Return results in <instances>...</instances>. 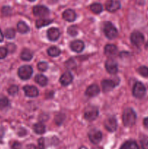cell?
Instances as JSON below:
<instances>
[{
	"label": "cell",
	"instance_id": "12",
	"mask_svg": "<svg viewBox=\"0 0 148 149\" xmlns=\"http://www.w3.org/2000/svg\"><path fill=\"white\" fill-rule=\"evenodd\" d=\"M23 90L25 92V95L29 97H35L39 95V91L34 86L26 85L23 87Z\"/></svg>",
	"mask_w": 148,
	"mask_h": 149
},
{
	"label": "cell",
	"instance_id": "8",
	"mask_svg": "<svg viewBox=\"0 0 148 149\" xmlns=\"http://www.w3.org/2000/svg\"><path fill=\"white\" fill-rule=\"evenodd\" d=\"M104 125L106 130H108L109 132H114L117 129V121H116L115 118L113 117V116L108 117L104 121Z\"/></svg>",
	"mask_w": 148,
	"mask_h": 149
},
{
	"label": "cell",
	"instance_id": "31",
	"mask_svg": "<svg viewBox=\"0 0 148 149\" xmlns=\"http://www.w3.org/2000/svg\"><path fill=\"white\" fill-rule=\"evenodd\" d=\"M138 72L142 77H148V68L146 66H141L138 68Z\"/></svg>",
	"mask_w": 148,
	"mask_h": 149
},
{
	"label": "cell",
	"instance_id": "9",
	"mask_svg": "<svg viewBox=\"0 0 148 149\" xmlns=\"http://www.w3.org/2000/svg\"><path fill=\"white\" fill-rule=\"evenodd\" d=\"M89 138L90 141L94 144H97L102 141V134L100 130H93L90 131L89 133Z\"/></svg>",
	"mask_w": 148,
	"mask_h": 149
},
{
	"label": "cell",
	"instance_id": "18",
	"mask_svg": "<svg viewBox=\"0 0 148 149\" xmlns=\"http://www.w3.org/2000/svg\"><path fill=\"white\" fill-rule=\"evenodd\" d=\"M71 48L74 52H81L84 49V43L81 40H75L71 42Z\"/></svg>",
	"mask_w": 148,
	"mask_h": 149
},
{
	"label": "cell",
	"instance_id": "14",
	"mask_svg": "<svg viewBox=\"0 0 148 149\" xmlns=\"http://www.w3.org/2000/svg\"><path fill=\"white\" fill-rule=\"evenodd\" d=\"M59 35H60V32L59 29L57 28H51L47 31V38L49 40L52 41V42L57 40L58 38L59 37Z\"/></svg>",
	"mask_w": 148,
	"mask_h": 149
},
{
	"label": "cell",
	"instance_id": "17",
	"mask_svg": "<svg viewBox=\"0 0 148 149\" xmlns=\"http://www.w3.org/2000/svg\"><path fill=\"white\" fill-rule=\"evenodd\" d=\"M62 17L66 21L73 22L76 18V14L74 10L69 9V10H66L65 11H64V13H62Z\"/></svg>",
	"mask_w": 148,
	"mask_h": 149
},
{
	"label": "cell",
	"instance_id": "16",
	"mask_svg": "<svg viewBox=\"0 0 148 149\" xmlns=\"http://www.w3.org/2000/svg\"><path fill=\"white\" fill-rule=\"evenodd\" d=\"M72 81L73 76L69 71H66L64 74H62V75L60 77V79H59V81L62 86H68V84L72 82Z\"/></svg>",
	"mask_w": 148,
	"mask_h": 149
},
{
	"label": "cell",
	"instance_id": "46",
	"mask_svg": "<svg viewBox=\"0 0 148 149\" xmlns=\"http://www.w3.org/2000/svg\"><path fill=\"white\" fill-rule=\"evenodd\" d=\"M79 149H88V148H87L86 147H85V146H81Z\"/></svg>",
	"mask_w": 148,
	"mask_h": 149
},
{
	"label": "cell",
	"instance_id": "26",
	"mask_svg": "<svg viewBox=\"0 0 148 149\" xmlns=\"http://www.w3.org/2000/svg\"><path fill=\"white\" fill-rule=\"evenodd\" d=\"M33 130L36 134L41 135V134L44 133L46 128H45V126L42 123H37L33 126Z\"/></svg>",
	"mask_w": 148,
	"mask_h": 149
},
{
	"label": "cell",
	"instance_id": "15",
	"mask_svg": "<svg viewBox=\"0 0 148 149\" xmlns=\"http://www.w3.org/2000/svg\"><path fill=\"white\" fill-rule=\"evenodd\" d=\"M100 93V87L97 84H91L88 88L86 89L85 92V95L88 97H94Z\"/></svg>",
	"mask_w": 148,
	"mask_h": 149
},
{
	"label": "cell",
	"instance_id": "30",
	"mask_svg": "<svg viewBox=\"0 0 148 149\" xmlns=\"http://www.w3.org/2000/svg\"><path fill=\"white\" fill-rule=\"evenodd\" d=\"M65 67H66L68 69L70 70H74L76 68V64H75V61L73 59L68 60V61H66L65 63Z\"/></svg>",
	"mask_w": 148,
	"mask_h": 149
},
{
	"label": "cell",
	"instance_id": "47",
	"mask_svg": "<svg viewBox=\"0 0 148 149\" xmlns=\"http://www.w3.org/2000/svg\"><path fill=\"white\" fill-rule=\"evenodd\" d=\"M146 48H147V49H148V42L146 44Z\"/></svg>",
	"mask_w": 148,
	"mask_h": 149
},
{
	"label": "cell",
	"instance_id": "44",
	"mask_svg": "<svg viewBox=\"0 0 148 149\" xmlns=\"http://www.w3.org/2000/svg\"><path fill=\"white\" fill-rule=\"evenodd\" d=\"M3 39H4V35H3L2 32L0 30V42H1L3 41Z\"/></svg>",
	"mask_w": 148,
	"mask_h": 149
},
{
	"label": "cell",
	"instance_id": "29",
	"mask_svg": "<svg viewBox=\"0 0 148 149\" xmlns=\"http://www.w3.org/2000/svg\"><path fill=\"white\" fill-rule=\"evenodd\" d=\"M4 36L7 39H13L15 36V31L13 29H8L4 32Z\"/></svg>",
	"mask_w": 148,
	"mask_h": 149
},
{
	"label": "cell",
	"instance_id": "40",
	"mask_svg": "<svg viewBox=\"0 0 148 149\" xmlns=\"http://www.w3.org/2000/svg\"><path fill=\"white\" fill-rule=\"evenodd\" d=\"M10 12H11V9H10V7H4L2 8V13L4 15H7L10 14Z\"/></svg>",
	"mask_w": 148,
	"mask_h": 149
},
{
	"label": "cell",
	"instance_id": "11",
	"mask_svg": "<svg viewBox=\"0 0 148 149\" xmlns=\"http://www.w3.org/2000/svg\"><path fill=\"white\" fill-rule=\"evenodd\" d=\"M105 68L107 72L110 74H115L118 72L117 63L113 59L107 60L105 63Z\"/></svg>",
	"mask_w": 148,
	"mask_h": 149
},
{
	"label": "cell",
	"instance_id": "19",
	"mask_svg": "<svg viewBox=\"0 0 148 149\" xmlns=\"http://www.w3.org/2000/svg\"><path fill=\"white\" fill-rule=\"evenodd\" d=\"M118 48L114 45H107L104 47V53L107 56L113 57L117 54Z\"/></svg>",
	"mask_w": 148,
	"mask_h": 149
},
{
	"label": "cell",
	"instance_id": "23",
	"mask_svg": "<svg viewBox=\"0 0 148 149\" xmlns=\"http://www.w3.org/2000/svg\"><path fill=\"white\" fill-rule=\"evenodd\" d=\"M52 23V20H50V19H39V20H36V26L38 28V29H40V28L44 27V26H46L49 25L50 23Z\"/></svg>",
	"mask_w": 148,
	"mask_h": 149
},
{
	"label": "cell",
	"instance_id": "41",
	"mask_svg": "<svg viewBox=\"0 0 148 149\" xmlns=\"http://www.w3.org/2000/svg\"><path fill=\"white\" fill-rule=\"evenodd\" d=\"M15 46L13 44H9V45H7V51H10L11 52H13L15 51Z\"/></svg>",
	"mask_w": 148,
	"mask_h": 149
},
{
	"label": "cell",
	"instance_id": "38",
	"mask_svg": "<svg viewBox=\"0 0 148 149\" xmlns=\"http://www.w3.org/2000/svg\"><path fill=\"white\" fill-rule=\"evenodd\" d=\"M141 145L142 149H148V139L144 138L141 141Z\"/></svg>",
	"mask_w": 148,
	"mask_h": 149
},
{
	"label": "cell",
	"instance_id": "20",
	"mask_svg": "<svg viewBox=\"0 0 148 149\" xmlns=\"http://www.w3.org/2000/svg\"><path fill=\"white\" fill-rule=\"evenodd\" d=\"M20 58L23 61H30L33 58V53L30 49H24L22 51L21 54H20Z\"/></svg>",
	"mask_w": 148,
	"mask_h": 149
},
{
	"label": "cell",
	"instance_id": "5",
	"mask_svg": "<svg viewBox=\"0 0 148 149\" xmlns=\"http://www.w3.org/2000/svg\"><path fill=\"white\" fill-rule=\"evenodd\" d=\"M17 74L21 79L27 80L31 77L32 74H33V69L30 65H23L18 69Z\"/></svg>",
	"mask_w": 148,
	"mask_h": 149
},
{
	"label": "cell",
	"instance_id": "36",
	"mask_svg": "<svg viewBox=\"0 0 148 149\" xmlns=\"http://www.w3.org/2000/svg\"><path fill=\"white\" fill-rule=\"evenodd\" d=\"M65 117V115L60 114V115H57L55 116V122L57 125H60L62 122H63V118Z\"/></svg>",
	"mask_w": 148,
	"mask_h": 149
},
{
	"label": "cell",
	"instance_id": "39",
	"mask_svg": "<svg viewBox=\"0 0 148 149\" xmlns=\"http://www.w3.org/2000/svg\"><path fill=\"white\" fill-rule=\"evenodd\" d=\"M12 149H22L21 144L18 142H14L12 144Z\"/></svg>",
	"mask_w": 148,
	"mask_h": 149
},
{
	"label": "cell",
	"instance_id": "22",
	"mask_svg": "<svg viewBox=\"0 0 148 149\" xmlns=\"http://www.w3.org/2000/svg\"><path fill=\"white\" fill-rule=\"evenodd\" d=\"M120 149H139V148L136 142L133 141H129L122 145Z\"/></svg>",
	"mask_w": 148,
	"mask_h": 149
},
{
	"label": "cell",
	"instance_id": "35",
	"mask_svg": "<svg viewBox=\"0 0 148 149\" xmlns=\"http://www.w3.org/2000/svg\"><path fill=\"white\" fill-rule=\"evenodd\" d=\"M7 48L0 47V59H4L7 55Z\"/></svg>",
	"mask_w": 148,
	"mask_h": 149
},
{
	"label": "cell",
	"instance_id": "27",
	"mask_svg": "<svg viewBox=\"0 0 148 149\" xmlns=\"http://www.w3.org/2000/svg\"><path fill=\"white\" fill-rule=\"evenodd\" d=\"M90 9L91 11L95 14H99V13H102L103 10V7L101 4L100 3H94L90 6Z\"/></svg>",
	"mask_w": 148,
	"mask_h": 149
},
{
	"label": "cell",
	"instance_id": "25",
	"mask_svg": "<svg viewBox=\"0 0 148 149\" xmlns=\"http://www.w3.org/2000/svg\"><path fill=\"white\" fill-rule=\"evenodd\" d=\"M47 53L51 57H57L60 55L61 50L57 47H51L48 49Z\"/></svg>",
	"mask_w": 148,
	"mask_h": 149
},
{
	"label": "cell",
	"instance_id": "7",
	"mask_svg": "<svg viewBox=\"0 0 148 149\" xmlns=\"http://www.w3.org/2000/svg\"><path fill=\"white\" fill-rule=\"evenodd\" d=\"M33 14L38 17H46L49 15V10L47 7L42 5L35 6L33 8Z\"/></svg>",
	"mask_w": 148,
	"mask_h": 149
},
{
	"label": "cell",
	"instance_id": "3",
	"mask_svg": "<svg viewBox=\"0 0 148 149\" xmlns=\"http://www.w3.org/2000/svg\"><path fill=\"white\" fill-rule=\"evenodd\" d=\"M99 114L98 109L97 107L93 106H89L86 108L84 111V118L89 122L95 120Z\"/></svg>",
	"mask_w": 148,
	"mask_h": 149
},
{
	"label": "cell",
	"instance_id": "45",
	"mask_svg": "<svg viewBox=\"0 0 148 149\" xmlns=\"http://www.w3.org/2000/svg\"><path fill=\"white\" fill-rule=\"evenodd\" d=\"M28 149H36V147H35L33 145L28 146Z\"/></svg>",
	"mask_w": 148,
	"mask_h": 149
},
{
	"label": "cell",
	"instance_id": "37",
	"mask_svg": "<svg viewBox=\"0 0 148 149\" xmlns=\"http://www.w3.org/2000/svg\"><path fill=\"white\" fill-rule=\"evenodd\" d=\"M38 143H39V149H44L45 148L44 138H39V141H38Z\"/></svg>",
	"mask_w": 148,
	"mask_h": 149
},
{
	"label": "cell",
	"instance_id": "1",
	"mask_svg": "<svg viewBox=\"0 0 148 149\" xmlns=\"http://www.w3.org/2000/svg\"><path fill=\"white\" fill-rule=\"evenodd\" d=\"M136 115L132 109L128 108L125 109L123 113V123L127 127H132L136 122Z\"/></svg>",
	"mask_w": 148,
	"mask_h": 149
},
{
	"label": "cell",
	"instance_id": "24",
	"mask_svg": "<svg viewBox=\"0 0 148 149\" xmlns=\"http://www.w3.org/2000/svg\"><path fill=\"white\" fill-rule=\"evenodd\" d=\"M17 31L20 33H26L28 31H29V27L26 25V23L23 21H20L17 25Z\"/></svg>",
	"mask_w": 148,
	"mask_h": 149
},
{
	"label": "cell",
	"instance_id": "6",
	"mask_svg": "<svg viewBox=\"0 0 148 149\" xmlns=\"http://www.w3.org/2000/svg\"><path fill=\"white\" fill-rule=\"evenodd\" d=\"M131 42L136 47H140L145 42L143 34L139 31H133L131 35Z\"/></svg>",
	"mask_w": 148,
	"mask_h": 149
},
{
	"label": "cell",
	"instance_id": "33",
	"mask_svg": "<svg viewBox=\"0 0 148 149\" xmlns=\"http://www.w3.org/2000/svg\"><path fill=\"white\" fill-rule=\"evenodd\" d=\"M17 92H18V87L17 86L12 85L9 87L8 93L11 95H15V94H17Z\"/></svg>",
	"mask_w": 148,
	"mask_h": 149
},
{
	"label": "cell",
	"instance_id": "34",
	"mask_svg": "<svg viewBox=\"0 0 148 149\" xmlns=\"http://www.w3.org/2000/svg\"><path fill=\"white\" fill-rule=\"evenodd\" d=\"M38 68L41 71H45L48 68V64L46 62H40L38 63Z\"/></svg>",
	"mask_w": 148,
	"mask_h": 149
},
{
	"label": "cell",
	"instance_id": "28",
	"mask_svg": "<svg viewBox=\"0 0 148 149\" xmlns=\"http://www.w3.org/2000/svg\"><path fill=\"white\" fill-rule=\"evenodd\" d=\"M9 106H10V102H9V100L7 97H2L0 98V109L1 110L5 109Z\"/></svg>",
	"mask_w": 148,
	"mask_h": 149
},
{
	"label": "cell",
	"instance_id": "43",
	"mask_svg": "<svg viewBox=\"0 0 148 149\" xmlns=\"http://www.w3.org/2000/svg\"><path fill=\"white\" fill-rule=\"evenodd\" d=\"M144 125H145V127L146 128H147L148 129V118H145V119H144Z\"/></svg>",
	"mask_w": 148,
	"mask_h": 149
},
{
	"label": "cell",
	"instance_id": "13",
	"mask_svg": "<svg viewBox=\"0 0 148 149\" xmlns=\"http://www.w3.org/2000/svg\"><path fill=\"white\" fill-rule=\"evenodd\" d=\"M115 86L116 84L113 80L105 79L102 81V90L104 93H108V92L111 91L112 90L115 88Z\"/></svg>",
	"mask_w": 148,
	"mask_h": 149
},
{
	"label": "cell",
	"instance_id": "49",
	"mask_svg": "<svg viewBox=\"0 0 148 149\" xmlns=\"http://www.w3.org/2000/svg\"><path fill=\"white\" fill-rule=\"evenodd\" d=\"M93 149H101L100 148H93Z\"/></svg>",
	"mask_w": 148,
	"mask_h": 149
},
{
	"label": "cell",
	"instance_id": "32",
	"mask_svg": "<svg viewBox=\"0 0 148 149\" xmlns=\"http://www.w3.org/2000/svg\"><path fill=\"white\" fill-rule=\"evenodd\" d=\"M68 33L71 36H75L78 34V29L75 26H70L68 29Z\"/></svg>",
	"mask_w": 148,
	"mask_h": 149
},
{
	"label": "cell",
	"instance_id": "42",
	"mask_svg": "<svg viewBox=\"0 0 148 149\" xmlns=\"http://www.w3.org/2000/svg\"><path fill=\"white\" fill-rule=\"evenodd\" d=\"M4 129H3L2 127L0 126V142H1V140H2L3 137H4Z\"/></svg>",
	"mask_w": 148,
	"mask_h": 149
},
{
	"label": "cell",
	"instance_id": "4",
	"mask_svg": "<svg viewBox=\"0 0 148 149\" xmlns=\"http://www.w3.org/2000/svg\"><path fill=\"white\" fill-rule=\"evenodd\" d=\"M133 95L136 98H142L146 93V88L145 85L141 82H136L133 87Z\"/></svg>",
	"mask_w": 148,
	"mask_h": 149
},
{
	"label": "cell",
	"instance_id": "10",
	"mask_svg": "<svg viewBox=\"0 0 148 149\" xmlns=\"http://www.w3.org/2000/svg\"><path fill=\"white\" fill-rule=\"evenodd\" d=\"M105 8L110 13H114L120 8V3L118 0H107L105 4Z\"/></svg>",
	"mask_w": 148,
	"mask_h": 149
},
{
	"label": "cell",
	"instance_id": "2",
	"mask_svg": "<svg viewBox=\"0 0 148 149\" xmlns=\"http://www.w3.org/2000/svg\"><path fill=\"white\" fill-rule=\"evenodd\" d=\"M104 33L109 39H113L117 37L118 31L110 22H106L104 24Z\"/></svg>",
	"mask_w": 148,
	"mask_h": 149
},
{
	"label": "cell",
	"instance_id": "21",
	"mask_svg": "<svg viewBox=\"0 0 148 149\" xmlns=\"http://www.w3.org/2000/svg\"><path fill=\"white\" fill-rule=\"evenodd\" d=\"M35 81L37 84H39V85L41 86V87H44L47 84L48 80L45 76L42 75V74H38L35 77Z\"/></svg>",
	"mask_w": 148,
	"mask_h": 149
},
{
	"label": "cell",
	"instance_id": "48",
	"mask_svg": "<svg viewBox=\"0 0 148 149\" xmlns=\"http://www.w3.org/2000/svg\"><path fill=\"white\" fill-rule=\"evenodd\" d=\"M28 1H34L35 0H28Z\"/></svg>",
	"mask_w": 148,
	"mask_h": 149
}]
</instances>
